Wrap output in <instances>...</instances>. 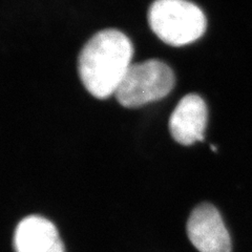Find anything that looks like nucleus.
Returning a JSON list of instances; mask_svg holds the SVG:
<instances>
[{"label":"nucleus","instance_id":"obj_5","mask_svg":"<svg viewBox=\"0 0 252 252\" xmlns=\"http://www.w3.org/2000/svg\"><path fill=\"white\" fill-rule=\"evenodd\" d=\"M208 112L205 101L195 94L181 99L169 120L172 138L182 145H192L204 140Z\"/></svg>","mask_w":252,"mask_h":252},{"label":"nucleus","instance_id":"obj_2","mask_svg":"<svg viewBox=\"0 0 252 252\" xmlns=\"http://www.w3.org/2000/svg\"><path fill=\"white\" fill-rule=\"evenodd\" d=\"M154 33L171 46H183L200 39L207 20L200 7L189 0H156L148 11Z\"/></svg>","mask_w":252,"mask_h":252},{"label":"nucleus","instance_id":"obj_1","mask_svg":"<svg viewBox=\"0 0 252 252\" xmlns=\"http://www.w3.org/2000/svg\"><path fill=\"white\" fill-rule=\"evenodd\" d=\"M133 45L121 31L107 29L85 43L78 58V73L91 94L106 99L116 94L132 64Z\"/></svg>","mask_w":252,"mask_h":252},{"label":"nucleus","instance_id":"obj_3","mask_svg":"<svg viewBox=\"0 0 252 252\" xmlns=\"http://www.w3.org/2000/svg\"><path fill=\"white\" fill-rule=\"evenodd\" d=\"M175 84V73L166 63L149 59L132 63L115 96L124 107H140L165 98Z\"/></svg>","mask_w":252,"mask_h":252},{"label":"nucleus","instance_id":"obj_4","mask_svg":"<svg viewBox=\"0 0 252 252\" xmlns=\"http://www.w3.org/2000/svg\"><path fill=\"white\" fill-rule=\"evenodd\" d=\"M187 234L200 252H231V241L220 212L210 204L194 208L187 222Z\"/></svg>","mask_w":252,"mask_h":252},{"label":"nucleus","instance_id":"obj_6","mask_svg":"<svg viewBox=\"0 0 252 252\" xmlns=\"http://www.w3.org/2000/svg\"><path fill=\"white\" fill-rule=\"evenodd\" d=\"M14 248L16 252H65L56 226L39 216L20 220L14 233Z\"/></svg>","mask_w":252,"mask_h":252}]
</instances>
